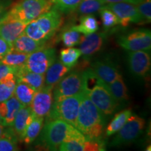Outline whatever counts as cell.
<instances>
[{
	"instance_id": "6da1fadb",
	"label": "cell",
	"mask_w": 151,
	"mask_h": 151,
	"mask_svg": "<svg viewBox=\"0 0 151 151\" xmlns=\"http://www.w3.org/2000/svg\"><path fill=\"white\" fill-rule=\"evenodd\" d=\"M104 127V115L83 90L76 128L89 140H98L102 135Z\"/></svg>"
},
{
	"instance_id": "7a4b0ae2",
	"label": "cell",
	"mask_w": 151,
	"mask_h": 151,
	"mask_svg": "<svg viewBox=\"0 0 151 151\" xmlns=\"http://www.w3.org/2000/svg\"><path fill=\"white\" fill-rule=\"evenodd\" d=\"M52 7L51 0H19L11 6L5 17L28 24Z\"/></svg>"
},
{
	"instance_id": "3957f363",
	"label": "cell",
	"mask_w": 151,
	"mask_h": 151,
	"mask_svg": "<svg viewBox=\"0 0 151 151\" xmlns=\"http://www.w3.org/2000/svg\"><path fill=\"white\" fill-rule=\"evenodd\" d=\"M72 127L71 124L60 119L47 118L41 131V143L48 150H58Z\"/></svg>"
},
{
	"instance_id": "277c9868",
	"label": "cell",
	"mask_w": 151,
	"mask_h": 151,
	"mask_svg": "<svg viewBox=\"0 0 151 151\" xmlns=\"http://www.w3.org/2000/svg\"><path fill=\"white\" fill-rule=\"evenodd\" d=\"M81 93L54 101L48 119H60L76 127Z\"/></svg>"
},
{
	"instance_id": "5b68a950",
	"label": "cell",
	"mask_w": 151,
	"mask_h": 151,
	"mask_svg": "<svg viewBox=\"0 0 151 151\" xmlns=\"http://www.w3.org/2000/svg\"><path fill=\"white\" fill-rule=\"evenodd\" d=\"M83 91L104 116L112 115L118 106L119 102L109 92L106 83L101 79L91 88Z\"/></svg>"
},
{
	"instance_id": "8992f818",
	"label": "cell",
	"mask_w": 151,
	"mask_h": 151,
	"mask_svg": "<svg viewBox=\"0 0 151 151\" xmlns=\"http://www.w3.org/2000/svg\"><path fill=\"white\" fill-rule=\"evenodd\" d=\"M145 123L143 118L132 115L121 129L117 132V135L111 142V146H120L133 142L142 133Z\"/></svg>"
},
{
	"instance_id": "52a82bcc",
	"label": "cell",
	"mask_w": 151,
	"mask_h": 151,
	"mask_svg": "<svg viewBox=\"0 0 151 151\" xmlns=\"http://www.w3.org/2000/svg\"><path fill=\"white\" fill-rule=\"evenodd\" d=\"M53 89L52 96L54 101L81 93L83 90L82 73L71 71L64 76Z\"/></svg>"
},
{
	"instance_id": "ba28073f",
	"label": "cell",
	"mask_w": 151,
	"mask_h": 151,
	"mask_svg": "<svg viewBox=\"0 0 151 151\" xmlns=\"http://www.w3.org/2000/svg\"><path fill=\"white\" fill-rule=\"evenodd\" d=\"M55 49L44 47L29 54L24 66L28 71L45 74L50 66L55 61Z\"/></svg>"
},
{
	"instance_id": "9c48e42d",
	"label": "cell",
	"mask_w": 151,
	"mask_h": 151,
	"mask_svg": "<svg viewBox=\"0 0 151 151\" xmlns=\"http://www.w3.org/2000/svg\"><path fill=\"white\" fill-rule=\"evenodd\" d=\"M35 21L45 41H47L59 31L63 24L64 20L62 13L52 7L50 10L36 18Z\"/></svg>"
},
{
	"instance_id": "30bf717a",
	"label": "cell",
	"mask_w": 151,
	"mask_h": 151,
	"mask_svg": "<svg viewBox=\"0 0 151 151\" xmlns=\"http://www.w3.org/2000/svg\"><path fill=\"white\" fill-rule=\"evenodd\" d=\"M118 43L124 50L129 51L148 50L151 48V32L148 29H139L126 35L120 36Z\"/></svg>"
},
{
	"instance_id": "8fae6325",
	"label": "cell",
	"mask_w": 151,
	"mask_h": 151,
	"mask_svg": "<svg viewBox=\"0 0 151 151\" xmlns=\"http://www.w3.org/2000/svg\"><path fill=\"white\" fill-rule=\"evenodd\" d=\"M106 7L110 9L118 18L119 24L127 27L130 23L143 22L136 5L127 2L106 4Z\"/></svg>"
},
{
	"instance_id": "7c38bea8",
	"label": "cell",
	"mask_w": 151,
	"mask_h": 151,
	"mask_svg": "<svg viewBox=\"0 0 151 151\" xmlns=\"http://www.w3.org/2000/svg\"><path fill=\"white\" fill-rule=\"evenodd\" d=\"M52 90V88L44 86L35 92L29 105L34 116L45 118L49 114L53 104Z\"/></svg>"
},
{
	"instance_id": "4fadbf2b",
	"label": "cell",
	"mask_w": 151,
	"mask_h": 151,
	"mask_svg": "<svg viewBox=\"0 0 151 151\" xmlns=\"http://www.w3.org/2000/svg\"><path fill=\"white\" fill-rule=\"evenodd\" d=\"M127 63L132 74L139 78H144L150 70V55L146 50L129 51L127 54Z\"/></svg>"
},
{
	"instance_id": "5bb4252c",
	"label": "cell",
	"mask_w": 151,
	"mask_h": 151,
	"mask_svg": "<svg viewBox=\"0 0 151 151\" xmlns=\"http://www.w3.org/2000/svg\"><path fill=\"white\" fill-rule=\"evenodd\" d=\"M27 24L20 20L5 17L0 23V37L12 45L16 39L24 33Z\"/></svg>"
},
{
	"instance_id": "9a60e30c",
	"label": "cell",
	"mask_w": 151,
	"mask_h": 151,
	"mask_svg": "<svg viewBox=\"0 0 151 151\" xmlns=\"http://www.w3.org/2000/svg\"><path fill=\"white\" fill-rule=\"evenodd\" d=\"M106 37L105 32H94L83 36L79 48L82 55L85 58H88L99 51L102 48Z\"/></svg>"
},
{
	"instance_id": "2e32d148",
	"label": "cell",
	"mask_w": 151,
	"mask_h": 151,
	"mask_svg": "<svg viewBox=\"0 0 151 151\" xmlns=\"http://www.w3.org/2000/svg\"><path fill=\"white\" fill-rule=\"evenodd\" d=\"M88 139L79 130L73 127L59 147L61 151H84Z\"/></svg>"
},
{
	"instance_id": "e0dca14e",
	"label": "cell",
	"mask_w": 151,
	"mask_h": 151,
	"mask_svg": "<svg viewBox=\"0 0 151 151\" xmlns=\"http://www.w3.org/2000/svg\"><path fill=\"white\" fill-rule=\"evenodd\" d=\"M91 69L101 81L108 84L116 79L120 73L114 64L109 61H97L92 64Z\"/></svg>"
},
{
	"instance_id": "ac0fdd59",
	"label": "cell",
	"mask_w": 151,
	"mask_h": 151,
	"mask_svg": "<svg viewBox=\"0 0 151 151\" xmlns=\"http://www.w3.org/2000/svg\"><path fill=\"white\" fill-rule=\"evenodd\" d=\"M33 118L34 115L29 106H22L17 113L11 127L17 138L20 141L22 140V136Z\"/></svg>"
},
{
	"instance_id": "d6986e66",
	"label": "cell",
	"mask_w": 151,
	"mask_h": 151,
	"mask_svg": "<svg viewBox=\"0 0 151 151\" xmlns=\"http://www.w3.org/2000/svg\"><path fill=\"white\" fill-rule=\"evenodd\" d=\"M17 81H21L37 91L44 86L45 75L28 71L24 66L18 67L16 72Z\"/></svg>"
},
{
	"instance_id": "ffe728a7",
	"label": "cell",
	"mask_w": 151,
	"mask_h": 151,
	"mask_svg": "<svg viewBox=\"0 0 151 151\" xmlns=\"http://www.w3.org/2000/svg\"><path fill=\"white\" fill-rule=\"evenodd\" d=\"M69 70L70 68L66 67L60 61L54 62L46 71L44 85L53 89Z\"/></svg>"
},
{
	"instance_id": "44dd1931",
	"label": "cell",
	"mask_w": 151,
	"mask_h": 151,
	"mask_svg": "<svg viewBox=\"0 0 151 151\" xmlns=\"http://www.w3.org/2000/svg\"><path fill=\"white\" fill-rule=\"evenodd\" d=\"M46 41H36L22 34L12 43V48L18 51L30 54L46 47Z\"/></svg>"
},
{
	"instance_id": "7402d4cb",
	"label": "cell",
	"mask_w": 151,
	"mask_h": 151,
	"mask_svg": "<svg viewBox=\"0 0 151 151\" xmlns=\"http://www.w3.org/2000/svg\"><path fill=\"white\" fill-rule=\"evenodd\" d=\"M43 121H44V118L43 117L34 116L33 119L27 126L22 136L21 141H24V143L27 145L32 143L41 133L43 126Z\"/></svg>"
},
{
	"instance_id": "603a6c76",
	"label": "cell",
	"mask_w": 151,
	"mask_h": 151,
	"mask_svg": "<svg viewBox=\"0 0 151 151\" xmlns=\"http://www.w3.org/2000/svg\"><path fill=\"white\" fill-rule=\"evenodd\" d=\"M71 28L83 35H88L97 31L99 29V22L92 14L84 15L81 17L79 24L71 26Z\"/></svg>"
},
{
	"instance_id": "cb8c5ba5",
	"label": "cell",
	"mask_w": 151,
	"mask_h": 151,
	"mask_svg": "<svg viewBox=\"0 0 151 151\" xmlns=\"http://www.w3.org/2000/svg\"><path fill=\"white\" fill-rule=\"evenodd\" d=\"M106 85L109 92L117 101L120 102L129 99L127 86L121 75L119 76L118 78L110 83Z\"/></svg>"
},
{
	"instance_id": "d4e9b609",
	"label": "cell",
	"mask_w": 151,
	"mask_h": 151,
	"mask_svg": "<svg viewBox=\"0 0 151 151\" xmlns=\"http://www.w3.org/2000/svg\"><path fill=\"white\" fill-rule=\"evenodd\" d=\"M35 90L27 84L21 81H17L14 95L24 106H28L32 101Z\"/></svg>"
},
{
	"instance_id": "484cf974",
	"label": "cell",
	"mask_w": 151,
	"mask_h": 151,
	"mask_svg": "<svg viewBox=\"0 0 151 151\" xmlns=\"http://www.w3.org/2000/svg\"><path fill=\"white\" fill-rule=\"evenodd\" d=\"M22 105L17 99V98L13 95L9 99L5 101V116L3 118V124L6 126H11L17 113L21 109Z\"/></svg>"
},
{
	"instance_id": "4316f807",
	"label": "cell",
	"mask_w": 151,
	"mask_h": 151,
	"mask_svg": "<svg viewBox=\"0 0 151 151\" xmlns=\"http://www.w3.org/2000/svg\"><path fill=\"white\" fill-rule=\"evenodd\" d=\"M132 116L131 109H125L116 113L106 128V134L110 137L116 134L127 122L128 118Z\"/></svg>"
},
{
	"instance_id": "83f0119b",
	"label": "cell",
	"mask_w": 151,
	"mask_h": 151,
	"mask_svg": "<svg viewBox=\"0 0 151 151\" xmlns=\"http://www.w3.org/2000/svg\"><path fill=\"white\" fill-rule=\"evenodd\" d=\"M29 54L18 51L11 48L0 59V62L14 67H20L24 65Z\"/></svg>"
},
{
	"instance_id": "f1b7e54d",
	"label": "cell",
	"mask_w": 151,
	"mask_h": 151,
	"mask_svg": "<svg viewBox=\"0 0 151 151\" xmlns=\"http://www.w3.org/2000/svg\"><path fill=\"white\" fill-rule=\"evenodd\" d=\"M17 84L15 73H10L0 82V103L12 97Z\"/></svg>"
},
{
	"instance_id": "f546056e",
	"label": "cell",
	"mask_w": 151,
	"mask_h": 151,
	"mask_svg": "<svg viewBox=\"0 0 151 151\" xmlns=\"http://www.w3.org/2000/svg\"><path fill=\"white\" fill-rule=\"evenodd\" d=\"M60 55V62L70 69L76 65L79 58L82 55L80 49L73 47H67V48L62 49Z\"/></svg>"
},
{
	"instance_id": "4dcf8cb0",
	"label": "cell",
	"mask_w": 151,
	"mask_h": 151,
	"mask_svg": "<svg viewBox=\"0 0 151 151\" xmlns=\"http://www.w3.org/2000/svg\"><path fill=\"white\" fill-rule=\"evenodd\" d=\"M6 127L4 135L0 138V151H14L18 150V138L11 126Z\"/></svg>"
},
{
	"instance_id": "1f68e13d",
	"label": "cell",
	"mask_w": 151,
	"mask_h": 151,
	"mask_svg": "<svg viewBox=\"0 0 151 151\" xmlns=\"http://www.w3.org/2000/svg\"><path fill=\"white\" fill-rule=\"evenodd\" d=\"M104 5L101 0H82L75 11L80 16L91 15L99 12Z\"/></svg>"
},
{
	"instance_id": "d6a6232c",
	"label": "cell",
	"mask_w": 151,
	"mask_h": 151,
	"mask_svg": "<svg viewBox=\"0 0 151 151\" xmlns=\"http://www.w3.org/2000/svg\"><path fill=\"white\" fill-rule=\"evenodd\" d=\"M82 0H51L52 7L60 13L69 14L74 12Z\"/></svg>"
},
{
	"instance_id": "836d02e7",
	"label": "cell",
	"mask_w": 151,
	"mask_h": 151,
	"mask_svg": "<svg viewBox=\"0 0 151 151\" xmlns=\"http://www.w3.org/2000/svg\"><path fill=\"white\" fill-rule=\"evenodd\" d=\"M60 37L65 46L73 47L81 43L83 36L80 32L70 27L62 32Z\"/></svg>"
},
{
	"instance_id": "e575fe53",
	"label": "cell",
	"mask_w": 151,
	"mask_h": 151,
	"mask_svg": "<svg viewBox=\"0 0 151 151\" xmlns=\"http://www.w3.org/2000/svg\"><path fill=\"white\" fill-rule=\"evenodd\" d=\"M103 27L108 29L119 24L118 18L112 11L105 6V5L99 11Z\"/></svg>"
},
{
	"instance_id": "d590c367",
	"label": "cell",
	"mask_w": 151,
	"mask_h": 151,
	"mask_svg": "<svg viewBox=\"0 0 151 151\" xmlns=\"http://www.w3.org/2000/svg\"><path fill=\"white\" fill-rule=\"evenodd\" d=\"M143 22L150 23L151 21V0H141L136 5Z\"/></svg>"
},
{
	"instance_id": "8d00e7d4",
	"label": "cell",
	"mask_w": 151,
	"mask_h": 151,
	"mask_svg": "<svg viewBox=\"0 0 151 151\" xmlns=\"http://www.w3.org/2000/svg\"><path fill=\"white\" fill-rule=\"evenodd\" d=\"M17 69L18 67H11V66L4 65L0 62V82L2 81L10 73L16 74Z\"/></svg>"
},
{
	"instance_id": "74e56055",
	"label": "cell",
	"mask_w": 151,
	"mask_h": 151,
	"mask_svg": "<svg viewBox=\"0 0 151 151\" xmlns=\"http://www.w3.org/2000/svg\"><path fill=\"white\" fill-rule=\"evenodd\" d=\"M12 48V45L0 37V59Z\"/></svg>"
},
{
	"instance_id": "f35d334b",
	"label": "cell",
	"mask_w": 151,
	"mask_h": 151,
	"mask_svg": "<svg viewBox=\"0 0 151 151\" xmlns=\"http://www.w3.org/2000/svg\"><path fill=\"white\" fill-rule=\"evenodd\" d=\"M8 11V6L4 1H0V23L3 21Z\"/></svg>"
},
{
	"instance_id": "ab89813d",
	"label": "cell",
	"mask_w": 151,
	"mask_h": 151,
	"mask_svg": "<svg viewBox=\"0 0 151 151\" xmlns=\"http://www.w3.org/2000/svg\"><path fill=\"white\" fill-rule=\"evenodd\" d=\"M105 4H112V3H118V2H127L131 3L133 4L137 5L141 0H101Z\"/></svg>"
},
{
	"instance_id": "60d3db41",
	"label": "cell",
	"mask_w": 151,
	"mask_h": 151,
	"mask_svg": "<svg viewBox=\"0 0 151 151\" xmlns=\"http://www.w3.org/2000/svg\"><path fill=\"white\" fill-rule=\"evenodd\" d=\"M6 127L7 126L4 125V124H3V122H0V138L4 135V133Z\"/></svg>"
},
{
	"instance_id": "b9f144b4",
	"label": "cell",
	"mask_w": 151,
	"mask_h": 151,
	"mask_svg": "<svg viewBox=\"0 0 151 151\" xmlns=\"http://www.w3.org/2000/svg\"><path fill=\"white\" fill-rule=\"evenodd\" d=\"M0 122H2V118H1V115H0Z\"/></svg>"
}]
</instances>
